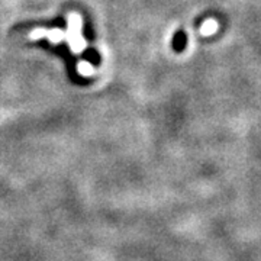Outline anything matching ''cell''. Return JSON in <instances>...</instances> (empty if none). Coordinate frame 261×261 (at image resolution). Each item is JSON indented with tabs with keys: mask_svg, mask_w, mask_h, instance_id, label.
Listing matches in <instances>:
<instances>
[{
	"mask_svg": "<svg viewBox=\"0 0 261 261\" xmlns=\"http://www.w3.org/2000/svg\"><path fill=\"white\" fill-rule=\"evenodd\" d=\"M38 45H42L44 48H48L49 51H53V53H56L58 56H61L65 60V63H67V68H68V73L71 74V77L77 80V75H75V58L71 56V53H70V49L67 47V44H61V45H51L49 42H48L47 39H41V41H38Z\"/></svg>",
	"mask_w": 261,
	"mask_h": 261,
	"instance_id": "6da1fadb",
	"label": "cell"
},
{
	"mask_svg": "<svg viewBox=\"0 0 261 261\" xmlns=\"http://www.w3.org/2000/svg\"><path fill=\"white\" fill-rule=\"evenodd\" d=\"M83 58L84 60H87V61L92 65H94V67H97V65L100 64V56L94 51L93 48L86 49L83 53Z\"/></svg>",
	"mask_w": 261,
	"mask_h": 261,
	"instance_id": "7a4b0ae2",
	"label": "cell"
},
{
	"mask_svg": "<svg viewBox=\"0 0 261 261\" xmlns=\"http://www.w3.org/2000/svg\"><path fill=\"white\" fill-rule=\"evenodd\" d=\"M216 29H218V23H216V20L215 19H209V20H206L205 23L202 25V34L203 35H212L214 32H216Z\"/></svg>",
	"mask_w": 261,
	"mask_h": 261,
	"instance_id": "3957f363",
	"label": "cell"
},
{
	"mask_svg": "<svg viewBox=\"0 0 261 261\" xmlns=\"http://www.w3.org/2000/svg\"><path fill=\"white\" fill-rule=\"evenodd\" d=\"M183 41H185V37H183V34H178L177 38H176V41H174V45L177 49H181L183 47Z\"/></svg>",
	"mask_w": 261,
	"mask_h": 261,
	"instance_id": "277c9868",
	"label": "cell"
}]
</instances>
